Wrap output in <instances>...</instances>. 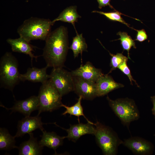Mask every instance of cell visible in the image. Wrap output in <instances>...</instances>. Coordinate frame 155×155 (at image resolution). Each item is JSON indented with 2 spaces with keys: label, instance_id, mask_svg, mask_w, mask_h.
Masks as SVG:
<instances>
[{
  "label": "cell",
  "instance_id": "cell-1",
  "mask_svg": "<svg viewBox=\"0 0 155 155\" xmlns=\"http://www.w3.org/2000/svg\"><path fill=\"white\" fill-rule=\"evenodd\" d=\"M45 41L42 56L46 65L63 67L69 48L67 28L58 27L50 33Z\"/></svg>",
  "mask_w": 155,
  "mask_h": 155
},
{
  "label": "cell",
  "instance_id": "cell-2",
  "mask_svg": "<svg viewBox=\"0 0 155 155\" xmlns=\"http://www.w3.org/2000/svg\"><path fill=\"white\" fill-rule=\"evenodd\" d=\"M53 24L49 19L31 17L18 28L17 32L20 37L29 42L38 39L45 40Z\"/></svg>",
  "mask_w": 155,
  "mask_h": 155
},
{
  "label": "cell",
  "instance_id": "cell-3",
  "mask_svg": "<svg viewBox=\"0 0 155 155\" xmlns=\"http://www.w3.org/2000/svg\"><path fill=\"white\" fill-rule=\"evenodd\" d=\"M95 132L94 135L96 142L105 155H116L118 148L123 141L110 127L98 121L94 123Z\"/></svg>",
  "mask_w": 155,
  "mask_h": 155
},
{
  "label": "cell",
  "instance_id": "cell-4",
  "mask_svg": "<svg viewBox=\"0 0 155 155\" xmlns=\"http://www.w3.org/2000/svg\"><path fill=\"white\" fill-rule=\"evenodd\" d=\"M20 74L17 60L11 53L6 52L0 61L1 87L13 92L20 81Z\"/></svg>",
  "mask_w": 155,
  "mask_h": 155
},
{
  "label": "cell",
  "instance_id": "cell-5",
  "mask_svg": "<svg viewBox=\"0 0 155 155\" xmlns=\"http://www.w3.org/2000/svg\"><path fill=\"white\" fill-rule=\"evenodd\" d=\"M106 99L110 106L122 124L129 130L130 123L140 117V112L134 101L127 98L113 100L108 96Z\"/></svg>",
  "mask_w": 155,
  "mask_h": 155
},
{
  "label": "cell",
  "instance_id": "cell-6",
  "mask_svg": "<svg viewBox=\"0 0 155 155\" xmlns=\"http://www.w3.org/2000/svg\"><path fill=\"white\" fill-rule=\"evenodd\" d=\"M38 96L39 115L44 112H51L61 107L62 96L50 79L42 84Z\"/></svg>",
  "mask_w": 155,
  "mask_h": 155
},
{
  "label": "cell",
  "instance_id": "cell-7",
  "mask_svg": "<svg viewBox=\"0 0 155 155\" xmlns=\"http://www.w3.org/2000/svg\"><path fill=\"white\" fill-rule=\"evenodd\" d=\"M50 79L62 96L74 91L73 76L63 67L53 68Z\"/></svg>",
  "mask_w": 155,
  "mask_h": 155
},
{
  "label": "cell",
  "instance_id": "cell-8",
  "mask_svg": "<svg viewBox=\"0 0 155 155\" xmlns=\"http://www.w3.org/2000/svg\"><path fill=\"white\" fill-rule=\"evenodd\" d=\"M122 144L135 155H150L154 151V145L152 142L139 137H131L125 139Z\"/></svg>",
  "mask_w": 155,
  "mask_h": 155
},
{
  "label": "cell",
  "instance_id": "cell-9",
  "mask_svg": "<svg viewBox=\"0 0 155 155\" xmlns=\"http://www.w3.org/2000/svg\"><path fill=\"white\" fill-rule=\"evenodd\" d=\"M74 91L82 99L92 100L97 97L96 83L80 77L73 76Z\"/></svg>",
  "mask_w": 155,
  "mask_h": 155
},
{
  "label": "cell",
  "instance_id": "cell-10",
  "mask_svg": "<svg viewBox=\"0 0 155 155\" xmlns=\"http://www.w3.org/2000/svg\"><path fill=\"white\" fill-rule=\"evenodd\" d=\"M45 124L42 121L41 117L38 115L35 117H25L18 122L17 131L14 137L15 138L22 137L38 129L42 131L44 130L43 125Z\"/></svg>",
  "mask_w": 155,
  "mask_h": 155
},
{
  "label": "cell",
  "instance_id": "cell-11",
  "mask_svg": "<svg viewBox=\"0 0 155 155\" xmlns=\"http://www.w3.org/2000/svg\"><path fill=\"white\" fill-rule=\"evenodd\" d=\"M38 98L36 96H31L25 100L17 101L11 108H7L3 105H0L7 110H11V113L18 112L25 117L30 116L32 112L38 110Z\"/></svg>",
  "mask_w": 155,
  "mask_h": 155
},
{
  "label": "cell",
  "instance_id": "cell-12",
  "mask_svg": "<svg viewBox=\"0 0 155 155\" xmlns=\"http://www.w3.org/2000/svg\"><path fill=\"white\" fill-rule=\"evenodd\" d=\"M71 73L73 76L79 77L95 83L100 78L104 75L100 69L95 67L89 61L72 71Z\"/></svg>",
  "mask_w": 155,
  "mask_h": 155
},
{
  "label": "cell",
  "instance_id": "cell-13",
  "mask_svg": "<svg viewBox=\"0 0 155 155\" xmlns=\"http://www.w3.org/2000/svg\"><path fill=\"white\" fill-rule=\"evenodd\" d=\"M94 125L88 123L84 124L80 123L78 124L70 125L68 129H65L60 127L61 128L65 130L67 133L65 138H67L69 140L75 142L81 136L86 134L94 135L95 128Z\"/></svg>",
  "mask_w": 155,
  "mask_h": 155
},
{
  "label": "cell",
  "instance_id": "cell-14",
  "mask_svg": "<svg viewBox=\"0 0 155 155\" xmlns=\"http://www.w3.org/2000/svg\"><path fill=\"white\" fill-rule=\"evenodd\" d=\"M96 83L97 97L103 96L114 90L124 87L123 84L115 82L108 74H104Z\"/></svg>",
  "mask_w": 155,
  "mask_h": 155
},
{
  "label": "cell",
  "instance_id": "cell-15",
  "mask_svg": "<svg viewBox=\"0 0 155 155\" xmlns=\"http://www.w3.org/2000/svg\"><path fill=\"white\" fill-rule=\"evenodd\" d=\"M49 67L38 68L35 67L29 68L26 72L24 74H20V81L24 82L28 80L34 82H41L42 84L50 79V75L46 73Z\"/></svg>",
  "mask_w": 155,
  "mask_h": 155
},
{
  "label": "cell",
  "instance_id": "cell-16",
  "mask_svg": "<svg viewBox=\"0 0 155 155\" xmlns=\"http://www.w3.org/2000/svg\"><path fill=\"white\" fill-rule=\"evenodd\" d=\"M29 139L21 144L18 149L19 155H39L42 154L43 147L39 144L33 133L29 134Z\"/></svg>",
  "mask_w": 155,
  "mask_h": 155
},
{
  "label": "cell",
  "instance_id": "cell-17",
  "mask_svg": "<svg viewBox=\"0 0 155 155\" xmlns=\"http://www.w3.org/2000/svg\"><path fill=\"white\" fill-rule=\"evenodd\" d=\"M6 41L11 46L13 51L28 55L31 59L32 62L34 58L37 59L38 56L34 55L32 53L33 46L23 38L20 36L16 39L8 38Z\"/></svg>",
  "mask_w": 155,
  "mask_h": 155
},
{
  "label": "cell",
  "instance_id": "cell-18",
  "mask_svg": "<svg viewBox=\"0 0 155 155\" xmlns=\"http://www.w3.org/2000/svg\"><path fill=\"white\" fill-rule=\"evenodd\" d=\"M42 134L41 140L39 141L40 145L42 147L44 146L56 150L62 145L65 136L61 137L54 132H47L44 130L42 131Z\"/></svg>",
  "mask_w": 155,
  "mask_h": 155
},
{
  "label": "cell",
  "instance_id": "cell-19",
  "mask_svg": "<svg viewBox=\"0 0 155 155\" xmlns=\"http://www.w3.org/2000/svg\"><path fill=\"white\" fill-rule=\"evenodd\" d=\"M81 18L77 12V7L71 6L64 9L52 22L54 24L56 21H60L71 23L75 27V23L78 21V18Z\"/></svg>",
  "mask_w": 155,
  "mask_h": 155
},
{
  "label": "cell",
  "instance_id": "cell-20",
  "mask_svg": "<svg viewBox=\"0 0 155 155\" xmlns=\"http://www.w3.org/2000/svg\"><path fill=\"white\" fill-rule=\"evenodd\" d=\"M14 136H12L8 130L5 128H0V150H9L18 148L16 145Z\"/></svg>",
  "mask_w": 155,
  "mask_h": 155
},
{
  "label": "cell",
  "instance_id": "cell-21",
  "mask_svg": "<svg viewBox=\"0 0 155 155\" xmlns=\"http://www.w3.org/2000/svg\"><path fill=\"white\" fill-rule=\"evenodd\" d=\"M76 35L73 38L71 44L69 48L73 51L74 58L78 57L83 51H87V45L82 34H79L76 30Z\"/></svg>",
  "mask_w": 155,
  "mask_h": 155
},
{
  "label": "cell",
  "instance_id": "cell-22",
  "mask_svg": "<svg viewBox=\"0 0 155 155\" xmlns=\"http://www.w3.org/2000/svg\"><path fill=\"white\" fill-rule=\"evenodd\" d=\"M77 102L74 105L71 106H67L63 104H62L61 107H64L66 110L62 113L63 115H65L67 114L70 115H74L77 117L78 120L80 123V117L83 116L88 123L94 125V123L89 121L84 115L83 111V107L81 105V101L82 99L81 96H79Z\"/></svg>",
  "mask_w": 155,
  "mask_h": 155
},
{
  "label": "cell",
  "instance_id": "cell-23",
  "mask_svg": "<svg viewBox=\"0 0 155 155\" xmlns=\"http://www.w3.org/2000/svg\"><path fill=\"white\" fill-rule=\"evenodd\" d=\"M117 35L120 36V38L117 40H120L123 50L127 51L128 57L130 59L129 53L130 50L132 47L135 49L136 48L135 42L126 32L119 31L117 33Z\"/></svg>",
  "mask_w": 155,
  "mask_h": 155
},
{
  "label": "cell",
  "instance_id": "cell-24",
  "mask_svg": "<svg viewBox=\"0 0 155 155\" xmlns=\"http://www.w3.org/2000/svg\"><path fill=\"white\" fill-rule=\"evenodd\" d=\"M111 56V59L110 66L111 69L108 74L111 73L113 71L115 70L118 67L125 61H127L128 57L124 56L122 53H117L114 55L109 52Z\"/></svg>",
  "mask_w": 155,
  "mask_h": 155
},
{
  "label": "cell",
  "instance_id": "cell-25",
  "mask_svg": "<svg viewBox=\"0 0 155 155\" xmlns=\"http://www.w3.org/2000/svg\"><path fill=\"white\" fill-rule=\"evenodd\" d=\"M92 12L98 13L102 15L110 20L119 22L125 25L127 27L130 28L129 24L127 23L121 17V15L122 14L117 11L114 12H105L94 10L92 11Z\"/></svg>",
  "mask_w": 155,
  "mask_h": 155
},
{
  "label": "cell",
  "instance_id": "cell-26",
  "mask_svg": "<svg viewBox=\"0 0 155 155\" xmlns=\"http://www.w3.org/2000/svg\"><path fill=\"white\" fill-rule=\"evenodd\" d=\"M127 61H124L117 68L128 77L131 85L132 84V82L133 81L138 86H139L135 80L133 79L131 75L130 70L127 65Z\"/></svg>",
  "mask_w": 155,
  "mask_h": 155
},
{
  "label": "cell",
  "instance_id": "cell-27",
  "mask_svg": "<svg viewBox=\"0 0 155 155\" xmlns=\"http://www.w3.org/2000/svg\"><path fill=\"white\" fill-rule=\"evenodd\" d=\"M135 30L137 32L135 40L142 42L147 39L148 36L144 29H142L140 30L135 29Z\"/></svg>",
  "mask_w": 155,
  "mask_h": 155
},
{
  "label": "cell",
  "instance_id": "cell-28",
  "mask_svg": "<svg viewBox=\"0 0 155 155\" xmlns=\"http://www.w3.org/2000/svg\"><path fill=\"white\" fill-rule=\"evenodd\" d=\"M98 3V7L101 9L103 7L109 6L110 8L114 9V8L110 4L111 0H96Z\"/></svg>",
  "mask_w": 155,
  "mask_h": 155
},
{
  "label": "cell",
  "instance_id": "cell-29",
  "mask_svg": "<svg viewBox=\"0 0 155 155\" xmlns=\"http://www.w3.org/2000/svg\"><path fill=\"white\" fill-rule=\"evenodd\" d=\"M150 98L153 105L152 109V113L154 115L155 119V95L151 96Z\"/></svg>",
  "mask_w": 155,
  "mask_h": 155
}]
</instances>
